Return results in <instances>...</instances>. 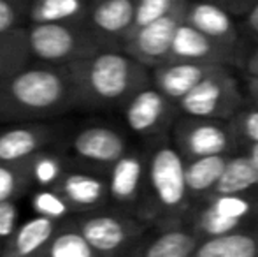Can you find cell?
Segmentation results:
<instances>
[{
	"label": "cell",
	"instance_id": "1",
	"mask_svg": "<svg viewBox=\"0 0 258 257\" xmlns=\"http://www.w3.org/2000/svg\"><path fill=\"white\" fill-rule=\"evenodd\" d=\"M76 108L71 65H27L0 83V122H34Z\"/></svg>",
	"mask_w": 258,
	"mask_h": 257
},
{
	"label": "cell",
	"instance_id": "2",
	"mask_svg": "<svg viewBox=\"0 0 258 257\" xmlns=\"http://www.w3.org/2000/svg\"><path fill=\"white\" fill-rule=\"evenodd\" d=\"M71 69L76 83V108H123L134 93L151 83V69L125 52L102 49L72 64Z\"/></svg>",
	"mask_w": 258,
	"mask_h": 257
},
{
	"label": "cell",
	"instance_id": "3",
	"mask_svg": "<svg viewBox=\"0 0 258 257\" xmlns=\"http://www.w3.org/2000/svg\"><path fill=\"white\" fill-rule=\"evenodd\" d=\"M146 155V189L139 219L150 226L188 222L194 202L186 187L184 159L170 136L148 141Z\"/></svg>",
	"mask_w": 258,
	"mask_h": 257
},
{
	"label": "cell",
	"instance_id": "4",
	"mask_svg": "<svg viewBox=\"0 0 258 257\" xmlns=\"http://www.w3.org/2000/svg\"><path fill=\"white\" fill-rule=\"evenodd\" d=\"M30 59L46 65H72L102 52L85 23H39L27 27Z\"/></svg>",
	"mask_w": 258,
	"mask_h": 257
},
{
	"label": "cell",
	"instance_id": "5",
	"mask_svg": "<svg viewBox=\"0 0 258 257\" xmlns=\"http://www.w3.org/2000/svg\"><path fill=\"white\" fill-rule=\"evenodd\" d=\"M188 222L201 240L253 229L258 226V189L211 195L191 210Z\"/></svg>",
	"mask_w": 258,
	"mask_h": 257
},
{
	"label": "cell",
	"instance_id": "6",
	"mask_svg": "<svg viewBox=\"0 0 258 257\" xmlns=\"http://www.w3.org/2000/svg\"><path fill=\"white\" fill-rule=\"evenodd\" d=\"M71 220L100 257L126 255L151 229L137 217L112 208L78 213Z\"/></svg>",
	"mask_w": 258,
	"mask_h": 257
},
{
	"label": "cell",
	"instance_id": "7",
	"mask_svg": "<svg viewBox=\"0 0 258 257\" xmlns=\"http://www.w3.org/2000/svg\"><path fill=\"white\" fill-rule=\"evenodd\" d=\"M244 97L230 69L220 65L177 102L181 115L228 122L242 110Z\"/></svg>",
	"mask_w": 258,
	"mask_h": 257
},
{
	"label": "cell",
	"instance_id": "8",
	"mask_svg": "<svg viewBox=\"0 0 258 257\" xmlns=\"http://www.w3.org/2000/svg\"><path fill=\"white\" fill-rule=\"evenodd\" d=\"M170 141L184 161L213 155H235L242 151L239 141L228 127V122L213 118L183 115L170 130Z\"/></svg>",
	"mask_w": 258,
	"mask_h": 257
},
{
	"label": "cell",
	"instance_id": "9",
	"mask_svg": "<svg viewBox=\"0 0 258 257\" xmlns=\"http://www.w3.org/2000/svg\"><path fill=\"white\" fill-rule=\"evenodd\" d=\"M121 111L126 127L148 141L170 136L181 113L177 102L163 95L153 83L134 93Z\"/></svg>",
	"mask_w": 258,
	"mask_h": 257
},
{
	"label": "cell",
	"instance_id": "10",
	"mask_svg": "<svg viewBox=\"0 0 258 257\" xmlns=\"http://www.w3.org/2000/svg\"><path fill=\"white\" fill-rule=\"evenodd\" d=\"M126 137L111 125H86L69 141L71 162L79 168L107 175V171L130 150Z\"/></svg>",
	"mask_w": 258,
	"mask_h": 257
},
{
	"label": "cell",
	"instance_id": "11",
	"mask_svg": "<svg viewBox=\"0 0 258 257\" xmlns=\"http://www.w3.org/2000/svg\"><path fill=\"white\" fill-rule=\"evenodd\" d=\"M146 148H130L107 171L109 208L139 219L146 189Z\"/></svg>",
	"mask_w": 258,
	"mask_h": 257
},
{
	"label": "cell",
	"instance_id": "12",
	"mask_svg": "<svg viewBox=\"0 0 258 257\" xmlns=\"http://www.w3.org/2000/svg\"><path fill=\"white\" fill-rule=\"evenodd\" d=\"M186 11L188 0L167 16L160 18L146 27L137 28L125 42L123 52L136 59L137 62L146 65L148 69H155L158 65L167 64L170 60L172 42L177 34V28L186 20Z\"/></svg>",
	"mask_w": 258,
	"mask_h": 257
},
{
	"label": "cell",
	"instance_id": "13",
	"mask_svg": "<svg viewBox=\"0 0 258 257\" xmlns=\"http://www.w3.org/2000/svg\"><path fill=\"white\" fill-rule=\"evenodd\" d=\"M85 25L102 49L123 52L136 25V0H102L90 4Z\"/></svg>",
	"mask_w": 258,
	"mask_h": 257
},
{
	"label": "cell",
	"instance_id": "14",
	"mask_svg": "<svg viewBox=\"0 0 258 257\" xmlns=\"http://www.w3.org/2000/svg\"><path fill=\"white\" fill-rule=\"evenodd\" d=\"M169 62H194L228 67L244 62V59H241V52L214 41L184 20L174 37Z\"/></svg>",
	"mask_w": 258,
	"mask_h": 257
},
{
	"label": "cell",
	"instance_id": "15",
	"mask_svg": "<svg viewBox=\"0 0 258 257\" xmlns=\"http://www.w3.org/2000/svg\"><path fill=\"white\" fill-rule=\"evenodd\" d=\"M201 241L190 222L151 226L143 240L123 257H190Z\"/></svg>",
	"mask_w": 258,
	"mask_h": 257
},
{
	"label": "cell",
	"instance_id": "16",
	"mask_svg": "<svg viewBox=\"0 0 258 257\" xmlns=\"http://www.w3.org/2000/svg\"><path fill=\"white\" fill-rule=\"evenodd\" d=\"M54 189L69 202L76 213H90L109 208L107 175L72 164Z\"/></svg>",
	"mask_w": 258,
	"mask_h": 257
},
{
	"label": "cell",
	"instance_id": "17",
	"mask_svg": "<svg viewBox=\"0 0 258 257\" xmlns=\"http://www.w3.org/2000/svg\"><path fill=\"white\" fill-rule=\"evenodd\" d=\"M58 127L37 122L0 130V164L27 161L37 151L51 148L58 141Z\"/></svg>",
	"mask_w": 258,
	"mask_h": 257
},
{
	"label": "cell",
	"instance_id": "18",
	"mask_svg": "<svg viewBox=\"0 0 258 257\" xmlns=\"http://www.w3.org/2000/svg\"><path fill=\"white\" fill-rule=\"evenodd\" d=\"M186 21L211 39L241 52V35L232 14L213 0L188 2Z\"/></svg>",
	"mask_w": 258,
	"mask_h": 257
},
{
	"label": "cell",
	"instance_id": "19",
	"mask_svg": "<svg viewBox=\"0 0 258 257\" xmlns=\"http://www.w3.org/2000/svg\"><path fill=\"white\" fill-rule=\"evenodd\" d=\"M220 65H206L194 62H167L151 69V83L174 102H179L202 79Z\"/></svg>",
	"mask_w": 258,
	"mask_h": 257
},
{
	"label": "cell",
	"instance_id": "20",
	"mask_svg": "<svg viewBox=\"0 0 258 257\" xmlns=\"http://www.w3.org/2000/svg\"><path fill=\"white\" fill-rule=\"evenodd\" d=\"M61 222L35 215L20 224L16 233L4 243L2 257H34L54 236Z\"/></svg>",
	"mask_w": 258,
	"mask_h": 257
},
{
	"label": "cell",
	"instance_id": "21",
	"mask_svg": "<svg viewBox=\"0 0 258 257\" xmlns=\"http://www.w3.org/2000/svg\"><path fill=\"white\" fill-rule=\"evenodd\" d=\"M230 157L232 155H213V157L184 161L186 187L194 208L214 194Z\"/></svg>",
	"mask_w": 258,
	"mask_h": 257
},
{
	"label": "cell",
	"instance_id": "22",
	"mask_svg": "<svg viewBox=\"0 0 258 257\" xmlns=\"http://www.w3.org/2000/svg\"><path fill=\"white\" fill-rule=\"evenodd\" d=\"M190 257H258V226L202 240Z\"/></svg>",
	"mask_w": 258,
	"mask_h": 257
},
{
	"label": "cell",
	"instance_id": "23",
	"mask_svg": "<svg viewBox=\"0 0 258 257\" xmlns=\"http://www.w3.org/2000/svg\"><path fill=\"white\" fill-rule=\"evenodd\" d=\"M88 0H32L28 23H85Z\"/></svg>",
	"mask_w": 258,
	"mask_h": 257
},
{
	"label": "cell",
	"instance_id": "24",
	"mask_svg": "<svg viewBox=\"0 0 258 257\" xmlns=\"http://www.w3.org/2000/svg\"><path fill=\"white\" fill-rule=\"evenodd\" d=\"M32 189H54L72 166L71 159L53 148L37 151L27 159Z\"/></svg>",
	"mask_w": 258,
	"mask_h": 257
},
{
	"label": "cell",
	"instance_id": "25",
	"mask_svg": "<svg viewBox=\"0 0 258 257\" xmlns=\"http://www.w3.org/2000/svg\"><path fill=\"white\" fill-rule=\"evenodd\" d=\"M34 257H100V255L97 254L95 248L86 241V238L79 233V229L69 219L60 224L54 236Z\"/></svg>",
	"mask_w": 258,
	"mask_h": 257
},
{
	"label": "cell",
	"instance_id": "26",
	"mask_svg": "<svg viewBox=\"0 0 258 257\" xmlns=\"http://www.w3.org/2000/svg\"><path fill=\"white\" fill-rule=\"evenodd\" d=\"M253 189H258V168L244 151H239L230 157L214 194H239Z\"/></svg>",
	"mask_w": 258,
	"mask_h": 257
},
{
	"label": "cell",
	"instance_id": "27",
	"mask_svg": "<svg viewBox=\"0 0 258 257\" xmlns=\"http://www.w3.org/2000/svg\"><path fill=\"white\" fill-rule=\"evenodd\" d=\"M27 27L0 35V83L30 64Z\"/></svg>",
	"mask_w": 258,
	"mask_h": 257
},
{
	"label": "cell",
	"instance_id": "28",
	"mask_svg": "<svg viewBox=\"0 0 258 257\" xmlns=\"http://www.w3.org/2000/svg\"><path fill=\"white\" fill-rule=\"evenodd\" d=\"M30 206L35 215L46 217V219L56 220V222H65L78 215L71 202L56 189H35V192L30 197Z\"/></svg>",
	"mask_w": 258,
	"mask_h": 257
},
{
	"label": "cell",
	"instance_id": "29",
	"mask_svg": "<svg viewBox=\"0 0 258 257\" xmlns=\"http://www.w3.org/2000/svg\"><path fill=\"white\" fill-rule=\"evenodd\" d=\"M32 189L27 161L0 164V202L18 201Z\"/></svg>",
	"mask_w": 258,
	"mask_h": 257
},
{
	"label": "cell",
	"instance_id": "30",
	"mask_svg": "<svg viewBox=\"0 0 258 257\" xmlns=\"http://www.w3.org/2000/svg\"><path fill=\"white\" fill-rule=\"evenodd\" d=\"M228 127L242 150L251 144H258V106L239 110L228 120Z\"/></svg>",
	"mask_w": 258,
	"mask_h": 257
},
{
	"label": "cell",
	"instance_id": "31",
	"mask_svg": "<svg viewBox=\"0 0 258 257\" xmlns=\"http://www.w3.org/2000/svg\"><path fill=\"white\" fill-rule=\"evenodd\" d=\"M186 0H136V25L134 32L167 16Z\"/></svg>",
	"mask_w": 258,
	"mask_h": 257
},
{
	"label": "cell",
	"instance_id": "32",
	"mask_svg": "<svg viewBox=\"0 0 258 257\" xmlns=\"http://www.w3.org/2000/svg\"><path fill=\"white\" fill-rule=\"evenodd\" d=\"M32 0H0V35H6L28 21Z\"/></svg>",
	"mask_w": 258,
	"mask_h": 257
},
{
	"label": "cell",
	"instance_id": "33",
	"mask_svg": "<svg viewBox=\"0 0 258 257\" xmlns=\"http://www.w3.org/2000/svg\"><path fill=\"white\" fill-rule=\"evenodd\" d=\"M18 217H20V210H18L16 201H2L0 202V243H6L18 229Z\"/></svg>",
	"mask_w": 258,
	"mask_h": 257
},
{
	"label": "cell",
	"instance_id": "34",
	"mask_svg": "<svg viewBox=\"0 0 258 257\" xmlns=\"http://www.w3.org/2000/svg\"><path fill=\"white\" fill-rule=\"evenodd\" d=\"M213 2L220 4L230 14H244L246 16L256 6L258 0H213Z\"/></svg>",
	"mask_w": 258,
	"mask_h": 257
},
{
	"label": "cell",
	"instance_id": "35",
	"mask_svg": "<svg viewBox=\"0 0 258 257\" xmlns=\"http://www.w3.org/2000/svg\"><path fill=\"white\" fill-rule=\"evenodd\" d=\"M246 30L253 39L258 41V4L246 14Z\"/></svg>",
	"mask_w": 258,
	"mask_h": 257
},
{
	"label": "cell",
	"instance_id": "36",
	"mask_svg": "<svg viewBox=\"0 0 258 257\" xmlns=\"http://www.w3.org/2000/svg\"><path fill=\"white\" fill-rule=\"evenodd\" d=\"M244 69H246V74L248 76L258 78V48L253 49V52L244 59Z\"/></svg>",
	"mask_w": 258,
	"mask_h": 257
},
{
	"label": "cell",
	"instance_id": "37",
	"mask_svg": "<svg viewBox=\"0 0 258 257\" xmlns=\"http://www.w3.org/2000/svg\"><path fill=\"white\" fill-rule=\"evenodd\" d=\"M248 93L253 106H258V78L248 76Z\"/></svg>",
	"mask_w": 258,
	"mask_h": 257
},
{
	"label": "cell",
	"instance_id": "38",
	"mask_svg": "<svg viewBox=\"0 0 258 257\" xmlns=\"http://www.w3.org/2000/svg\"><path fill=\"white\" fill-rule=\"evenodd\" d=\"M244 151L246 155L249 157V161L253 162V164L258 168V144H251V146H248V148H244Z\"/></svg>",
	"mask_w": 258,
	"mask_h": 257
},
{
	"label": "cell",
	"instance_id": "39",
	"mask_svg": "<svg viewBox=\"0 0 258 257\" xmlns=\"http://www.w3.org/2000/svg\"><path fill=\"white\" fill-rule=\"evenodd\" d=\"M90 4H95V2H102V0H88Z\"/></svg>",
	"mask_w": 258,
	"mask_h": 257
},
{
	"label": "cell",
	"instance_id": "40",
	"mask_svg": "<svg viewBox=\"0 0 258 257\" xmlns=\"http://www.w3.org/2000/svg\"><path fill=\"white\" fill-rule=\"evenodd\" d=\"M2 248H4V245L0 243V257H2Z\"/></svg>",
	"mask_w": 258,
	"mask_h": 257
}]
</instances>
